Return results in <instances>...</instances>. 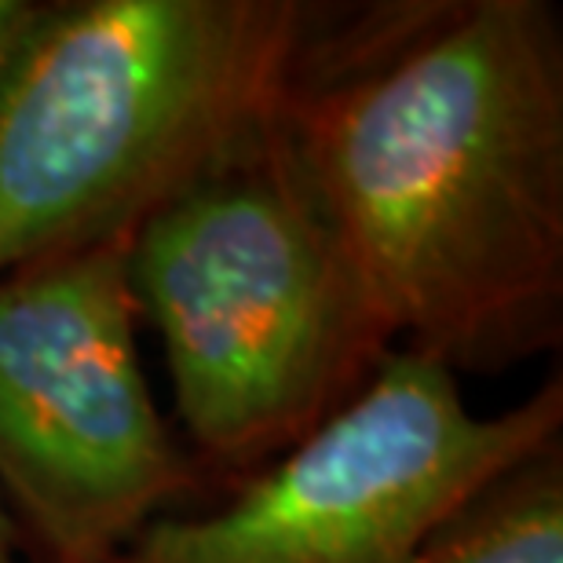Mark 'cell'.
Instances as JSON below:
<instances>
[{"label":"cell","mask_w":563,"mask_h":563,"mask_svg":"<svg viewBox=\"0 0 563 563\" xmlns=\"http://www.w3.org/2000/svg\"><path fill=\"white\" fill-rule=\"evenodd\" d=\"M132 319L129 239L0 275V487L55 563H114L187 483Z\"/></svg>","instance_id":"5"},{"label":"cell","mask_w":563,"mask_h":563,"mask_svg":"<svg viewBox=\"0 0 563 563\" xmlns=\"http://www.w3.org/2000/svg\"><path fill=\"white\" fill-rule=\"evenodd\" d=\"M560 418L556 380L479 418L454 369L388 352L231 505L146 523L114 563H421L483 494L556 446Z\"/></svg>","instance_id":"4"},{"label":"cell","mask_w":563,"mask_h":563,"mask_svg":"<svg viewBox=\"0 0 563 563\" xmlns=\"http://www.w3.org/2000/svg\"><path fill=\"white\" fill-rule=\"evenodd\" d=\"M4 563H19V560H4Z\"/></svg>","instance_id":"9"},{"label":"cell","mask_w":563,"mask_h":563,"mask_svg":"<svg viewBox=\"0 0 563 563\" xmlns=\"http://www.w3.org/2000/svg\"><path fill=\"white\" fill-rule=\"evenodd\" d=\"M421 563H563L560 450L549 446L483 494Z\"/></svg>","instance_id":"6"},{"label":"cell","mask_w":563,"mask_h":563,"mask_svg":"<svg viewBox=\"0 0 563 563\" xmlns=\"http://www.w3.org/2000/svg\"><path fill=\"white\" fill-rule=\"evenodd\" d=\"M278 129L388 336L454 369L556 333L563 44L549 4L314 8Z\"/></svg>","instance_id":"1"},{"label":"cell","mask_w":563,"mask_h":563,"mask_svg":"<svg viewBox=\"0 0 563 563\" xmlns=\"http://www.w3.org/2000/svg\"><path fill=\"white\" fill-rule=\"evenodd\" d=\"M129 282L187 432L223 465L292 446L391 352L278 121L132 231Z\"/></svg>","instance_id":"3"},{"label":"cell","mask_w":563,"mask_h":563,"mask_svg":"<svg viewBox=\"0 0 563 563\" xmlns=\"http://www.w3.org/2000/svg\"><path fill=\"white\" fill-rule=\"evenodd\" d=\"M26 11H30L26 0H0V59H4L8 44L22 26V19H26Z\"/></svg>","instance_id":"7"},{"label":"cell","mask_w":563,"mask_h":563,"mask_svg":"<svg viewBox=\"0 0 563 563\" xmlns=\"http://www.w3.org/2000/svg\"><path fill=\"white\" fill-rule=\"evenodd\" d=\"M314 8L30 4L0 59V275L132 231L275 125Z\"/></svg>","instance_id":"2"},{"label":"cell","mask_w":563,"mask_h":563,"mask_svg":"<svg viewBox=\"0 0 563 563\" xmlns=\"http://www.w3.org/2000/svg\"><path fill=\"white\" fill-rule=\"evenodd\" d=\"M15 549H19V527H15V520H11L4 498H0V563L15 560Z\"/></svg>","instance_id":"8"}]
</instances>
